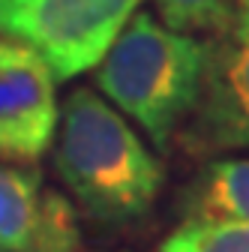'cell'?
Instances as JSON below:
<instances>
[{
  "instance_id": "1",
  "label": "cell",
  "mask_w": 249,
  "mask_h": 252,
  "mask_svg": "<svg viewBox=\"0 0 249 252\" xmlns=\"http://www.w3.org/2000/svg\"><path fill=\"white\" fill-rule=\"evenodd\" d=\"M57 126L54 168L93 222L129 225L153 210L162 165L96 90L75 87Z\"/></svg>"
},
{
  "instance_id": "2",
  "label": "cell",
  "mask_w": 249,
  "mask_h": 252,
  "mask_svg": "<svg viewBox=\"0 0 249 252\" xmlns=\"http://www.w3.org/2000/svg\"><path fill=\"white\" fill-rule=\"evenodd\" d=\"M204 63L207 42L135 12L96 63V87L165 150L195 108Z\"/></svg>"
},
{
  "instance_id": "3",
  "label": "cell",
  "mask_w": 249,
  "mask_h": 252,
  "mask_svg": "<svg viewBox=\"0 0 249 252\" xmlns=\"http://www.w3.org/2000/svg\"><path fill=\"white\" fill-rule=\"evenodd\" d=\"M141 0H0V39L33 48L57 81L96 69Z\"/></svg>"
},
{
  "instance_id": "4",
  "label": "cell",
  "mask_w": 249,
  "mask_h": 252,
  "mask_svg": "<svg viewBox=\"0 0 249 252\" xmlns=\"http://www.w3.org/2000/svg\"><path fill=\"white\" fill-rule=\"evenodd\" d=\"M183 147L195 156L249 150V33L243 30L207 42L204 78L183 129Z\"/></svg>"
},
{
  "instance_id": "5",
  "label": "cell",
  "mask_w": 249,
  "mask_h": 252,
  "mask_svg": "<svg viewBox=\"0 0 249 252\" xmlns=\"http://www.w3.org/2000/svg\"><path fill=\"white\" fill-rule=\"evenodd\" d=\"M57 78L21 42L0 39V159L36 162L57 132Z\"/></svg>"
},
{
  "instance_id": "6",
  "label": "cell",
  "mask_w": 249,
  "mask_h": 252,
  "mask_svg": "<svg viewBox=\"0 0 249 252\" xmlns=\"http://www.w3.org/2000/svg\"><path fill=\"white\" fill-rule=\"evenodd\" d=\"M0 252H81L72 204L36 168L0 165Z\"/></svg>"
},
{
  "instance_id": "7",
  "label": "cell",
  "mask_w": 249,
  "mask_h": 252,
  "mask_svg": "<svg viewBox=\"0 0 249 252\" xmlns=\"http://www.w3.org/2000/svg\"><path fill=\"white\" fill-rule=\"evenodd\" d=\"M183 222H249V159L207 162L180 198Z\"/></svg>"
},
{
  "instance_id": "8",
  "label": "cell",
  "mask_w": 249,
  "mask_h": 252,
  "mask_svg": "<svg viewBox=\"0 0 249 252\" xmlns=\"http://www.w3.org/2000/svg\"><path fill=\"white\" fill-rule=\"evenodd\" d=\"M162 24L177 33H216L234 30V0H156Z\"/></svg>"
},
{
  "instance_id": "9",
  "label": "cell",
  "mask_w": 249,
  "mask_h": 252,
  "mask_svg": "<svg viewBox=\"0 0 249 252\" xmlns=\"http://www.w3.org/2000/svg\"><path fill=\"white\" fill-rule=\"evenodd\" d=\"M159 252H249V222H180Z\"/></svg>"
},
{
  "instance_id": "10",
  "label": "cell",
  "mask_w": 249,
  "mask_h": 252,
  "mask_svg": "<svg viewBox=\"0 0 249 252\" xmlns=\"http://www.w3.org/2000/svg\"><path fill=\"white\" fill-rule=\"evenodd\" d=\"M234 12H237L234 30H243V33H249V0H234Z\"/></svg>"
}]
</instances>
